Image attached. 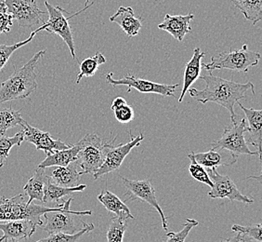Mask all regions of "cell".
<instances>
[{
    "mask_svg": "<svg viewBox=\"0 0 262 242\" xmlns=\"http://www.w3.org/2000/svg\"><path fill=\"white\" fill-rule=\"evenodd\" d=\"M199 79L206 83L205 89L197 90L195 88H190L187 91L189 95L203 105L215 103L226 108L230 113L232 123H235L239 118L234 111V106L240 100L247 99V91H252L253 95H255L252 82L239 83L228 80L220 76H213L212 73L199 76Z\"/></svg>",
    "mask_w": 262,
    "mask_h": 242,
    "instance_id": "1",
    "label": "cell"
},
{
    "mask_svg": "<svg viewBox=\"0 0 262 242\" xmlns=\"http://www.w3.org/2000/svg\"><path fill=\"white\" fill-rule=\"evenodd\" d=\"M46 51L36 52L26 65L18 68L14 66L12 75L1 83L0 87V105L6 102L26 99L37 88L35 67L41 58L45 55Z\"/></svg>",
    "mask_w": 262,
    "mask_h": 242,
    "instance_id": "2",
    "label": "cell"
},
{
    "mask_svg": "<svg viewBox=\"0 0 262 242\" xmlns=\"http://www.w3.org/2000/svg\"><path fill=\"white\" fill-rule=\"evenodd\" d=\"M66 206V200L54 208L45 207L34 204L33 202L28 204L25 194H19L10 198L0 197V222L31 219L40 227L43 224L41 216H43L46 212L61 211Z\"/></svg>",
    "mask_w": 262,
    "mask_h": 242,
    "instance_id": "3",
    "label": "cell"
},
{
    "mask_svg": "<svg viewBox=\"0 0 262 242\" xmlns=\"http://www.w3.org/2000/svg\"><path fill=\"white\" fill-rule=\"evenodd\" d=\"M260 57L258 52L248 50L247 44H244L241 49L223 51L219 55L213 56L210 63H202L201 66L209 73L220 69L247 73L249 69L258 65Z\"/></svg>",
    "mask_w": 262,
    "mask_h": 242,
    "instance_id": "4",
    "label": "cell"
},
{
    "mask_svg": "<svg viewBox=\"0 0 262 242\" xmlns=\"http://www.w3.org/2000/svg\"><path fill=\"white\" fill-rule=\"evenodd\" d=\"M45 5L48 10L49 20L47 23H44L39 28L35 30L36 34L40 31H47L51 34L59 35L61 37V39L66 42L73 59L76 60V45H75L73 31L71 28L69 21L75 16L78 15L81 12L88 10L91 5H93V2L90 5L85 6L83 10H79L78 12H76L74 14H71L67 10L59 6L51 5V3H49L48 1H45Z\"/></svg>",
    "mask_w": 262,
    "mask_h": 242,
    "instance_id": "5",
    "label": "cell"
},
{
    "mask_svg": "<svg viewBox=\"0 0 262 242\" xmlns=\"http://www.w3.org/2000/svg\"><path fill=\"white\" fill-rule=\"evenodd\" d=\"M116 140V138H114L111 141L104 142L95 133L86 134L79 141L80 151L76 160L77 165L82 169L80 175L94 174L104 162L107 149Z\"/></svg>",
    "mask_w": 262,
    "mask_h": 242,
    "instance_id": "6",
    "label": "cell"
},
{
    "mask_svg": "<svg viewBox=\"0 0 262 242\" xmlns=\"http://www.w3.org/2000/svg\"><path fill=\"white\" fill-rule=\"evenodd\" d=\"M72 201H73V198L67 199L66 208L61 211L46 212L43 215L45 222H43L42 226H40L41 228L49 234H54V233L74 234L79 231L83 227L78 226V224L76 222L78 221L77 217L91 215L92 212L91 211L74 212L70 210Z\"/></svg>",
    "mask_w": 262,
    "mask_h": 242,
    "instance_id": "7",
    "label": "cell"
},
{
    "mask_svg": "<svg viewBox=\"0 0 262 242\" xmlns=\"http://www.w3.org/2000/svg\"><path fill=\"white\" fill-rule=\"evenodd\" d=\"M247 131L246 119L240 118L235 123L225 127L222 138L212 142L211 147L213 149L227 150L236 156L240 155L258 156L257 151L252 152L248 148L245 134Z\"/></svg>",
    "mask_w": 262,
    "mask_h": 242,
    "instance_id": "8",
    "label": "cell"
},
{
    "mask_svg": "<svg viewBox=\"0 0 262 242\" xmlns=\"http://www.w3.org/2000/svg\"><path fill=\"white\" fill-rule=\"evenodd\" d=\"M105 79L110 85L116 88L118 86H126V91L130 92L132 89H135L136 91H140L141 93L148 94V93H154L163 97H175V91L177 88L180 86V84H174V85H167V84H161L157 83L154 81L146 80L139 78L137 76L128 74L127 76L122 77L120 79H115L113 77V73L110 72L105 76Z\"/></svg>",
    "mask_w": 262,
    "mask_h": 242,
    "instance_id": "9",
    "label": "cell"
},
{
    "mask_svg": "<svg viewBox=\"0 0 262 242\" xmlns=\"http://www.w3.org/2000/svg\"><path fill=\"white\" fill-rule=\"evenodd\" d=\"M124 187L126 188L125 197L127 200H135L141 199L142 201L146 202L151 207L154 208L161 217L162 227L165 231H167V220L166 215L162 210L157 200L156 190L151 185V180H130L125 177H121Z\"/></svg>",
    "mask_w": 262,
    "mask_h": 242,
    "instance_id": "10",
    "label": "cell"
},
{
    "mask_svg": "<svg viewBox=\"0 0 262 242\" xmlns=\"http://www.w3.org/2000/svg\"><path fill=\"white\" fill-rule=\"evenodd\" d=\"M129 134L130 140L125 145L116 146L114 142L107 149L104 162L101 168L93 174L94 180H98L110 172L117 171L121 167L122 163L125 160L126 156L130 153L131 150L135 147H140L141 142L144 140V135L141 132L139 133V135L134 136L131 131H129Z\"/></svg>",
    "mask_w": 262,
    "mask_h": 242,
    "instance_id": "11",
    "label": "cell"
},
{
    "mask_svg": "<svg viewBox=\"0 0 262 242\" xmlns=\"http://www.w3.org/2000/svg\"><path fill=\"white\" fill-rule=\"evenodd\" d=\"M12 18L18 22L19 27L33 28L43 25L45 11L41 10L35 0H3Z\"/></svg>",
    "mask_w": 262,
    "mask_h": 242,
    "instance_id": "12",
    "label": "cell"
},
{
    "mask_svg": "<svg viewBox=\"0 0 262 242\" xmlns=\"http://www.w3.org/2000/svg\"><path fill=\"white\" fill-rule=\"evenodd\" d=\"M209 178L213 183L211 190L208 192L210 198H228L230 201H238L251 204L252 197H247L238 189L236 185L228 175H222L217 172V169L207 170Z\"/></svg>",
    "mask_w": 262,
    "mask_h": 242,
    "instance_id": "13",
    "label": "cell"
},
{
    "mask_svg": "<svg viewBox=\"0 0 262 242\" xmlns=\"http://www.w3.org/2000/svg\"><path fill=\"white\" fill-rule=\"evenodd\" d=\"M21 127L24 141L33 144L36 150H43L46 154H50L55 150H62L72 147L69 145H66L60 139H53L49 132L40 131L39 129L31 126L26 120L23 123Z\"/></svg>",
    "mask_w": 262,
    "mask_h": 242,
    "instance_id": "14",
    "label": "cell"
},
{
    "mask_svg": "<svg viewBox=\"0 0 262 242\" xmlns=\"http://www.w3.org/2000/svg\"><path fill=\"white\" fill-rule=\"evenodd\" d=\"M38 225L31 219L12 220L0 223V230L3 232V236L0 239H26L30 238L35 231Z\"/></svg>",
    "mask_w": 262,
    "mask_h": 242,
    "instance_id": "15",
    "label": "cell"
},
{
    "mask_svg": "<svg viewBox=\"0 0 262 242\" xmlns=\"http://www.w3.org/2000/svg\"><path fill=\"white\" fill-rule=\"evenodd\" d=\"M194 15L189 13L187 15H171L166 14L164 21L158 25L160 30L166 31L180 42H182L186 35L190 34L192 28L190 23L193 20Z\"/></svg>",
    "mask_w": 262,
    "mask_h": 242,
    "instance_id": "16",
    "label": "cell"
},
{
    "mask_svg": "<svg viewBox=\"0 0 262 242\" xmlns=\"http://www.w3.org/2000/svg\"><path fill=\"white\" fill-rule=\"evenodd\" d=\"M194 159L206 170L217 167L232 166L236 163L238 156L224 149H213L203 153H193Z\"/></svg>",
    "mask_w": 262,
    "mask_h": 242,
    "instance_id": "17",
    "label": "cell"
},
{
    "mask_svg": "<svg viewBox=\"0 0 262 242\" xmlns=\"http://www.w3.org/2000/svg\"><path fill=\"white\" fill-rule=\"evenodd\" d=\"M237 105H239L240 108L245 113L249 124L247 127V131L249 133V136L247 142H248L253 147H256L258 158L261 160L262 110L247 108L241 105L240 102H238Z\"/></svg>",
    "mask_w": 262,
    "mask_h": 242,
    "instance_id": "18",
    "label": "cell"
},
{
    "mask_svg": "<svg viewBox=\"0 0 262 242\" xmlns=\"http://www.w3.org/2000/svg\"><path fill=\"white\" fill-rule=\"evenodd\" d=\"M109 20L120 26L128 37L139 35L142 28V18L137 16L131 7H120Z\"/></svg>",
    "mask_w": 262,
    "mask_h": 242,
    "instance_id": "19",
    "label": "cell"
},
{
    "mask_svg": "<svg viewBox=\"0 0 262 242\" xmlns=\"http://www.w3.org/2000/svg\"><path fill=\"white\" fill-rule=\"evenodd\" d=\"M77 163L72 162L67 166L50 167L51 174L49 178L51 183L64 187H76L80 180V172L77 171Z\"/></svg>",
    "mask_w": 262,
    "mask_h": 242,
    "instance_id": "20",
    "label": "cell"
},
{
    "mask_svg": "<svg viewBox=\"0 0 262 242\" xmlns=\"http://www.w3.org/2000/svg\"><path fill=\"white\" fill-rule=\"evenodd\" d=\"M205 56L206 53L203 52L200 48H195L193 50V54L191 60L185 65V70L183 74V87L181 96L179 98V103L183 101L188 90L199 78V76H201V60Z\"/></svg>",
    "mask_w": 262,
    "mask_h": 242,
    "instance_id": "21",
    "label": "cell"
},
{
    "mask_svg": "<svg viewBox=\"0 0 262 242\" xmlns=\"http://www.w3.org/2000/svg\"><path fill=\"white\" fill-rule=\"evenodd\" d=\"M49 181V175L47 173V169L39 168L35 170V174L31 177L29 181L24 187V191L29 199L27 203L30 204L35 199L43 202V197L45 194L46 186Z\"/></svg>",
    "mask_w": 262,
    "mask_h": 242,
    "instance_id": "22",
    "label": "cell"
},
{
    "mask_svg": "<svg viewBox=\"0 0 262 242\" xmlns=\"http://www.w3.org/2000/svg\"><path fill=\"white\" fill-rule=\"evenodd\" d=\"M80 151L79 142L70 148L55 150L50 154H46V158L38 165L39 168H50L54 166H67L78 158V153Z\"/></svg>",
    "mask_w": 262,
    "mask_h": 242,
    "instance_id": "23",
    "label": "cell"
},
{
    "mask_svg": "<svg viewBox=\"0 0 262 242\" xmlns=\"http://www.w3.org/2000/svg\"><path fill=\"white\" fill-rule=\"evenodd\" d=\"M98 200L101 202L108 212L115 213L116 217H119L124 220L135 219L126 204L111 191L105 190L101 192V194L98 195Z\"/></svg>",
    "mask_w": 262,
    "mask_h": 242,
    "instance_id": "24",
    "label": "cell"
},
{
    "mask_svg": "<svg viewBox=\"0 0 262 242\" xmlns=\"http://www.w3.org/2000/svg\"><path fill=\"white\" fill-rule=\"evenodd\" d=\"M86 188V185H77L76 187H60L51 183L49 178V181L46 186L43 202L51 203V202L60 201L63 197L73 195L76 192L84 191Z\"/></svg>",
    "mask_w": 262,
    "mask_h": 242,
    "instance_id": "25",
    "label": "cell"
},
{
    "mask_svg": "<svg viewBox=\"0 0 262 242\" xmlns=\"http://www.w3.org/2000/svg\"><path fill=\"white\" fill-rule=\"evenodd\" d=\"M247 21L255 26L262 20V0H231Z\"/></svg>",
    "mask_w": 262,
    "mask_h": 242,
    "instance_id": "26",
    "label": "cell"
},
{
    "mask_svg": "<svg viewBox=\"0 0 262 242\" xmlns=\"http://www.w3.org/2000/svg\"><path fill=\"white\" fill-rule=\"evenodd\" d=\"M106 62L107 60L105 57L100 51H97L95 55L82 60L79 64V73L76 77V84H79L83 77H91L94 76L99 69V66L104 65Z\"/></svg>",
    "mask_w": 262,
    "mask_h": 242,
    "instance_id": "27",
    "label": "cell"
},
{
    "mask_svg": "<svg viewBox=\"0 0 262 242\" xmlns=\"http://www.w3.org/2000/svg\"><path fill=\"white\" fill-rule=\"evenodd\" d=\"M25 119L23 118L20 110H13L11 107L0 108V134L4 135L8 130L20 125Z\"/></svg>",
    "mask_w": 262,
    "mask_h": 242,
    "instance_id": "28",
    "label": "cell"
},
{
    "mask_svg": "<svg viewBox=\"0 0 262 242\" xmlns=\"http://www.w3.org/2000/svg\"><path fill=\"white\" fill-rule=\"evenodd\" d=\"M95 228L93 224H86L85 223L83 227L79 231L74 234H66V233H54L50 234V236L45 238L39 239L36 242H77L80 240L86 233H90Z\"/></svg>",
    "mask_w": 262,
    "mask_h": 242,
    "instance_id": "29",
    "label": "cell"
},
{
    "mask_svg": "<svg viewBox=\"0 0 262 242\" xmlns=\"http://www.w3.org/2000/svg\"><path fill=\"white\" fill-rule=\"evenodd\" d=\"M24 142V134L20 130L14 136L8 137L0 134V168L4 166L7 158L9 157L11 148L17 146L20 147Z\"/></svg>",
    "mask_w": 262,
    "mask_h": 242,
    "instance_id": "30",
    "label": "cell"
},
{
    "mask_svg": "<svg viewBox=\"0 0 262 242\" xmlns=\"http://www.w3.org/2000/svg\"><path fill=\"white\" fill-rule=\"evenodd\" d=\"M127 220L119 217H113L107 229V242H123L124 235L127 227Z\"/></svg>",
    "mask_w": 262,
    "mask_h": 242,
    "instance_id": "31",
    "label": "cell"
},
{
    "mask_svg": "<svg viewBox=\"0 0 262 242\" xmlns=\"http://www.w3.org/2000/svg\"><path fill=\"white\" fill-rule=\"evenodd\" d=\"M188 158H189L190 162H191V165L189 167V172H190V174L192 175V178H193L194 180H196V181L207 185V187H213V183H212L210 178H209L208 172H207V170H206L204 167L200 165V164L194 159L193 152L190 153V154L188 155Z\"/></svg>",
    "mask_w": 262,
    "mask_h": 242,
    "instance_id": "32",
    "label": "cell"
},
{
    "mask_svg": "<svg viewBox=\"0 0 262 242\" xmlns=\"http://www.w3.org/2000/svg\"><path fill=\"white\" fill-rule=\"evenodd\" d=\"M35 35H36V32L33 31L31 33L30 36L26 41H20L13 45H5V44L0 45V72L5 67L6 64L8 63V60H10V56L13 54V52L21 47L30 43Z\"/></svg>",
    "mask_w": 262,
    "mask_h": 242,
    "instance_id": "33",
    "label": "cell"
},
{
    "mask_svg": "<svg viewBox=\"0 0 262 242\" xmlns=\"http://www.w3.org/2000/svg\"><path fill=\"white\" fill-rule=\"evenodd\" d=\"M199 223L195 219L187 218L185 223L183 224L182 230L179 232H168L166 234V241L165 242H184L188 235L191 232L193 227H197Z\"/></svg>",
    "mask_w": 262,
    "mask_h": 242,
    "instance_id": "34",
    "label": "cell"
},
{
    "mask_svg": "<svg viewBox=\"0 0 262 242\" xmlns=\"http://www.w3.org/2000/svg\"><path fill=\"white\" fill-rule=\"evenodd\" d=\"M232 232L239 233L243 237L250 238L257 242H261V224H257L255 226H247L243 227L239 225H233L232 227Z\"/></svg>",
    "mask_w": 262,
    "mask_h": 242,
    "instance_id": "35",
    "label": "cell"
},
{
    "mask_svg": "<svg viewBox=\"0 0 262 242\" xmlns=\"http://www.w3.org/2000/svg\"><path fill=\"white\" fill-rule=\"evenodd\" d=\"M114 112V115L116 116V120L123 124H126V123H129L131 121L133 120L134 116H135V113L133 108L130 106L127 105V103L123 105V106L116 108L113 110Z\"/></svg>",
    "mask_w": 262,
    "mask_h": 242,
    "instance_id": "36",
    "label": "cell"
},
{
    "mask_svg": "<svg viewBox=\"0 0 262 242\" xmlns=\"http://www.w3.org/2000/svg\"><path fill=\"white\" fill-rule=\"evenodd\" d=\"M13 18L7 10L5 3L0 2V35L9 33L13 25Z\"/></svg>",
    "mask_w": 262,
    "mask_h": 242,
    "instance_id": "37",
    "label": "cell"
},
{
    "mask_svg": "<svg viewBox=\"0 0 262 242\" xmlns=\"http://www.w3.org/2000/svg\"><path fill=\"white\" fill-rule=\"evenodd\" d=\"M125 104H126V101L124 99V98H123V97H120V96L116 97V98L114 99L113 103H112V111H113L114 109L118 108V107H120V106H123V105H125Z\"/></svg>",
    "mask_w": 262,
    "mask_h": 242,
    "instance_id": "38",
    "label": "cell"
},
{
    "mask_svg": "<svg viewBox=\"0 0 262 242\" xmlns=\"http://www.w3.org/2000/svg\"><path fill=\"white\" fill-rule=\"evenodd\" d=\"M242 237V235L238 233V235H236L235 237H231V238H227V239H224L222 242H238Z\"/></svg>",
    "mask_w": 262,
    "mask_h": 242,
    "instance_id": "39",
    "label": "cell"
},
{
    "mask_svg": "<svg viewBox=\"0 0 262 242\" xmlns=\"http://www.w3.org/2000/svg\"><path fill=\"white\" fill-rule=\"evenodd\" d=\"M238 242H257L255 241V240H252V239H250V238H247V237H244L242 236L241 237V239L239 240Z\"/></svg>",
    "mask_w": 262,
    "mask_h": 242,
    "instance_id": "40",
    "label": "cell"
},
{
    "mask_svg": "<svg viewBox=\"0 0 262 242\" xmlns=\"http://www.w3.org/2000/svg\"><path fill=\"white\" fill-rule=\"evenodd\" d=\"M0 242H19L16 239H9V238H5V239H0Z\"/></svg>",
    "mask_w": 262,
    "mask_h": 242,
    "instance_id": "41",
    "label": "cell"
},
{
    "mask_svg": "<svg viewBox=\"0 0 262 242\" xmlns=\"http://www.w3.org/2000/svg\"><path fill=\"white\" fill-rule=\"evenodd\" d=\"M89 2H90V0H86V2H85V6L89 5Z\"/></svg>",
    "mask_w": 262,
    "mask_h": 242,
    "instance_id": "42",
    "label": "cell"
}]
</instances>
